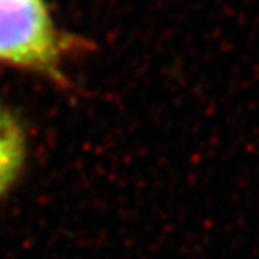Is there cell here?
<instances>
[{
	"instance_id": "cell-1",
	"label": "cell",
	"mask_w": 259,
	"mask_h": 259,
	"mask_svg": "<svg viewBox=\"0 0 259 259\" xmlns=\"http://www.w3.org/2000/svg\"><path fill=\"white\" fill-rule=\"evenodd\" d=\"M92 51V40L58 24L49 0H0V69L72 90L67 65Z\"/></svg>"
},
{
	"instance_id": "cell-2",
	"label": "cell",
	"mask_w": 259,
	"mask_h": 259,
	"mask_svg": "<svg viewBox=\"0 0 259 259\" xmlns=\"http://www.w3.org/2000/svg\"><path fill=\"white\" fill-rule=\"evenodd\" d=\"M27 162V135L22 121L0 101V200L20 180Z\"/></svg>"
}]
</instances>
